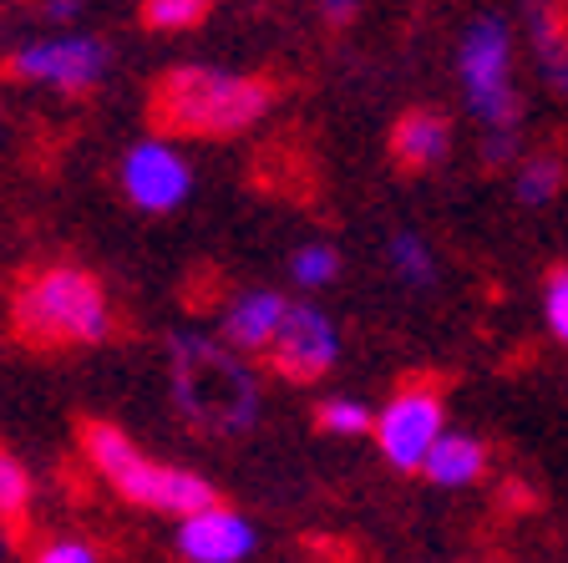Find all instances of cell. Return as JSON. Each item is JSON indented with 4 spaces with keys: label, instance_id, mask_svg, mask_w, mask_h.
<instances>
[{
    "label": "cell",
    "instance_id": "cell-5",
    "mask_svg": "<svg viewBox=\"0 0 568 563\" xmlns=\"http://www.w3.org/2000/svg\"><path fill=\"white\" fill-rule=\"evenodd\" d=\"M462 87L487 132H518V92H513V36L497 16L467 26L462 36Z\"/></svg>",
    "mask_w": 568,
    "mask_h": 563
},
{
    "label": "cell",
    "instance_id": "cell-4",
    "mask_svg": "<svg viewBox=\"0 0 568 563\" xmlns=\"http://www.w3.org/2000/svg\"><path fill=\"white\" fill-rule=\"evenodd\" d=\"M173 391H178V406L189 411L199 426H213V432H239L260 411L254 375L224 345L193 341V335L173 341Z\"/></svg>",
    "mask_w": 568,
    "mask_h": 563
},
{
    "label": "cell",
    "instance_id": "cell-13",
    "mask_svg": "<svg viewBox=\"0 0 568 563\" xmlns=\"http://www.w3.org/2000/svg\"><path fill=\"white\" fill-rule=\"evenodd\" d=\"M487 468V446L477 442V436H462V432H447L437 442V452L426 458V477L442 482V487H467V482H477Z\"/></svg>",
    "mask_w": 568,
    "mask_h": 563
},
{
    "label": "cell",
    "instance_id": "cell-20",
    "mask_svg": "<svg viewBox=\"0 0 568 563\" xmlns=\"http://www.w3.org/2000/svg\"><path fill=\"white\" fill-rule=\"evenodd\" d=\"M290 270H295L300 284H331L335 270H341V259H335L331 244H305L295 254V264H290Z\"/></svg>",
    "mask_w": 568,
    "mask_h": 563
},
{
    "label": "cell",
    "instance_id": "cell-19",
    "mask_svg": "<svg viewBox=\"0 0 568 563\" xmlns=\"http://www.w3.org/2000/svg\"><path fill=\"white\" fill-rule=\"evenodd\" d=\"M315 422L325 426L331 436H361L371 426V411L361 401H345V396H331L325 406L315 411Z\"/></svg>",
    "mask_w": 568,
    "mask_h": 563
},
{
    "label": "cell",
    "instance_id": "cell-12",
    "mask_svg": "<svg viewBox=\"0 0 568 563\" xmlns=\"http://www.w3.org/2000/svg\"><path fill=\"white\" fill-rule=\"evenodd\" d=\"M452 153V128L447 118H437V112H426V107H416V112H406L396 128H390V158L402 168H412V173H426V168H442Z\"/></svg>",
    "mask_w": 568,
    "mask_h": 563
},
{
    "label": "cell",
    "instance_id": "cell-24",
    "mask_svg": "<svg viewBox=\"0 0 568 563\" xmlns=\"http://www.w3.org/2000/svg\"><path fill=\"white\" fill-rule=\"evenodd\" d=\"M51 21H77L82 16V6H71V0H57V6H47Z\"/></svg>",
    "mask_w": 568,
    "mask_h": 563
},
{
    "label": "cell",
    "instance_id": "cell-18",
    "mask_svg": "<svg viewBox=\"0 0 568 563\" xmlns=\"http://www.w3.org/2000/svg\"><path fill=\"white\" fill-rule=\"evenodd\" d=\"M203 16H209L203 0H148V6H142V21L153 26V31H189Z\"/></svg>",
    "mask_w": 568,
    "mask_h": 563
},
{
    "label": "cell",
    "instance_id": "cell-25",
    "mask_svg": "<svg viewBox=\"0 0 568 563\" xmlns=\"http://www.w3.org/2000/svg\"><path fill=\"white\" fill-rule=\"evenodd\" d=\"M320 16H325V21H351L355 6H341V0H335V6H320Z\"/></svg>",
    "mask_w": 568,
    "mask_h": 563
},
{
    "label": "cell",
    "instance_id": "cell-8",
    "mask_svg": "<svg viewBox=\"0 0 568 563\" xmlns=\"http://www.w3.org/2000/svg\"><path fill=\"white\" fill-rule=\"evenodd\" d=\"M335 355H341V341H335L331 320L320 315L315 305H290V315H284V325L264 361H270L274 375L310 386V381H320V375L331 371Z\"/></svg>",
    "mask_w": 568,
    "mask_h": 563
},
{
    "label": "cell",
    "instance_id": "cell-2",
    "mask_svg": "<svg viewBox=\"0 0 568 563\" xmlns=\"http://www.w3.org/2000/svg\"><path fill=\"white\" fill-rule=\"evenodd\" d=\"M11 325L36 351H67V345H97L112 330L102 284L77 264H51L31 274L11 300Z\"/></svg>",
    "mask_w": 568,
    "mask_h": 563
},
{
    "label": "cell",
    "instance_id": "cell-21",
    "mask_svg": "<svg viewBox=\"0 0 568 563\" xmlns=\"http://www.w3.org/2000/svg\"><path fill=\"white\" fill-rule=\"evenodd\" d=\"M544 315H548V330L554 341L568 345V270H554L544 284Z\"/></svg>",
    "mask_w": 568,
    "mask_h": 563
},
{
    "label": "cell",
    "instance_id": "cell-16",
    "mask_svg": "<svg viewBox=\"0 0 568 563\" xmlns=\"http://www.w3.org/2000/svg\"><path fill=\"white\" fill-rule=\"evenodd\" d=\"M26 507H31V472H26L21 458H11L0 446V517L6 523H21Z\"/></svg>",
    "mask_w": 568,
    "mask_h": 563
},
{
    "label": "cell",
    "instance_id": "cell-7",
    "mask_svg": "<svg viewBox=\"0 0 568 563\" xmlns=\"http://www.w3.org/2000/svg\"><path fill=\"white\" fill-rule=\"evenodd\" d=\"M106 61H112V51L97 36H51V41L16 51L11 77L36 87H57V92H92L102 82Z\"/></svg>",
    "mask_w": 568,
    "mask_h": 563
},
{
    "label": "cell",
    "instance_id": "cell-11",
    "mask_svg": "<svg viewBox=\"0 0 568 563\" xmlns=\"http://www.w3.org/2000/svg\"><path fill=\"white\" fill-rule=\"evenodd\" d=\"M284 315H290V300H284V294H274V290L239 294L234 305L224 310V345L270 355V345H274V335H280Z\"/></svg>",
    "mask_w": 568,
    "mask_h": 563
},
{
    "label": "cell",
    "instance_id": "cell-9",
    "mask_svg": "<svg viewBox=\"0 0 568 563\" xmlns=\"http://www.w3.org/2000/svg\"><path fill=\"white\" fill-rule=\"evenodd\" d=\"M122 188H128V199L138 203V209L168 213L189 199L193 173L163 138H153V142H138V148L122 158Z\"/></svg>",
    "mask_w": 568,
    "mask_h": 563
},
{
    "label": "cell",
    "instance_id": "cell-6",
    "mask_svg": "<svg viewBox=\"0 0 568 563\" xmlns=\"http://www.w3.org/2000/svg\"><path fill=\"white\" fill-rule=\"evenodd\" d=\"M442 391L432 381H412L396 396L386 401V411L376 416V442L386 452L390 468L416 472L426 468V458L437 452L442 442Z\"/></svg>",
    "mask_w": 568,
    "mask_h": 563
},
{
    "label": "cell",
    "instance_id": "cell-1",
    "mask_svg": "<svg viewBox=\"0 0 568 563\" xmlns=\"http://www.w3.org/2000/svg\"><path fill=\"white\" fill-rule=\"evenodd\" d=\"M274 107V87L248 71L173 67L148 92V118L163 138H234Z\"/></svg>",
    "mask_w": 568,
    "mask_h": 563
},
{
    "label": "cell",
    "instance_id": "cell-17",
    "mask_svg": "<svg viewBox=\"0 0 568 563\" xmlns=\"http://www.w3.org/2000/svg\"><path fill=\"white\" fill-rule=\"evenodd\" d=\"M386 254L406 284H432V274H437V264H432V254H426V244L416 234H396Z\"/></svg>",
    "mask_w": 568,
    "mask_h": 563
},
{
    "label": "cell",
    "instance_id": "cell-15",
    "mask_svg": "<svg viewBox=\"0 0 568 563\" xmlns=\"http://www.w3.org/2000/svg\"><path fill=\"white\" fill-rule=\"evenodd\" d=\"M513 188H518V203H548L564 188V163L558 158H548V153H538V158H528V163H518V178H513Z\"/></svg>",
    "mask_w": 568,
    "mask_h": 563
},
{
    "label": "cell",
    "instance_id": "cell-22",
    "mask_svg": "<svg viewBox=\"0 0 568 563\" xmlns=\"http://www.w3.org/2000/svg\"><path fill=\"white\" fill-rule=\"evenodd\" d=\"M36 563H97V553L87 543H47V549L36 553Z\"/></svg>",
    "mask_w": 568,
    "mask_h": 563
},
{
    "label": "cell",
    "instance_id": "cell-3",
    "mask_svg": "<svg viewBox=\"0 0 568 563\" xmlns=\"http://www.w3.org/2000/svg\"><path fill=\"white\" fill-rule=\"evenodd\" d=\"M82 446L87 462L102 472L132 507H153V513H178L183 523L209 507H219V493L213 482L199 477L189 468H168V462H153L148 452L132 446V436L112 422H87L82 426Z\"/></svg>",
    "mask_w": 568,
    "mask_h": 563
},
{
    "label": "cell",
    "instance_id": "cell-23",
    "mask_svg": "<svg viewBox=\"0 0 568 563\" xmlns=\"http://www.w3.org/2000/svg\"><path fill=\"white\" fill-rule=\"evenodd\" d=\"M483 153H487V163H513V153H518V132H487Z\"/></svg>",
    "mask_w": 568,
    "mask_h": 563
},
{
    "label": "cell",
    "instance_id": "cell-10",
    "mask_svg": "<svg viewBox=\"0 0 568 563\" xmlns=\"http://www.w3.org/2000/svg\"><path fill=\"white\" fill-rule=\"evenodd\" d=\"M178 549L193 563H239L254 553V529H248V517H239L234 507L219 503L178 529Z\"/></svg>",
    "mask_w": 568,
    "mask_h": 563
},
{
    "label": "cell",
    "instance_id": "cell-14",
    "mask_svg": "<svg viewBox=\"0 0 568 563\" xmlns=\"http://www.w3.org/2000/svg\"><path fill=\"white\" fill-rule=\"evenodd\" d=\"M528 31H532V57H538L544 77L568 97V21H564V11L528 6Z\"/></svg>",
    "mask_w": 568,
    "mask_h": 563
}]
</instances>
